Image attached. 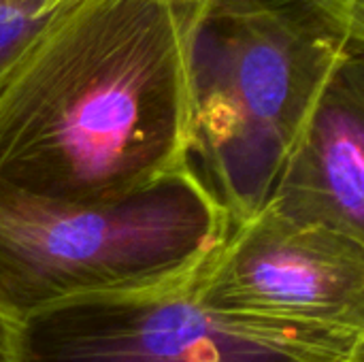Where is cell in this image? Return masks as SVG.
Segmentation results:
<instances>
[{
	"instance_id": "obj_1",
	"label": "cell",
	"mask_w": 364,
	"mask_h": 362,
	"mask_svg": "<svg viewBox=\"0 0 364 362\" xmlns=\"http://www.w3.org/2000/svg\"><path fill=\"white\" fill-rule=\"evenodd\" d=\"M181 0H66L0 66V183L111 203L179 173L192 139Z\"/></svg>"
},
{
	"instance_id": "obj_2",
	"label": "cell",
	"mask_w": 364,
	"mask_h": 362,
	"mask_svg": "<svg viewBox=\"0 0 364 362\" xmlns=\"http://www.w3.org/2000/svg\"><path fill=\"white\" fill-rule=\"evenodd\" d=\"M358 51L364 9L309 0L198 9L188 166L232 228L267 205L320 94Z\"/></svg>"
},
{
	"instance_id": "obj_3",
	"label": "cell",
	"mask_w": 364,
	"mask_h": 362,
	"mask_svg": "<svg viewBox=\"0 0 364 362\" xmlns=\"http://www.w3.org/2000/svg\"><path fill=\"white\" fill-rule=\"evenodd\" d=\"M230 230L192 169L111 203L0 183V312L17 322L79 299L190 288Z\"/></svg>"
},
{
	"instance_id": "obj_4",
	"label": "cell",
	"mask_w": 364,
	"mask_h": 362,
	"mask_svg": "<svg viewBox=\"0 0 364 362\" xmlns=\"http://www.w3.org/2000/svg\"><path fill=\"white\" fill-rule=\"evenodd\" d=\"M192 286L79 299L17 320V362H364V333L228 318Z\"/></svg>"
},
{
	"instance_id": "obj_5",
	"label": "cell",
	"mask_w": 364,
	"mask_h": 362,
	"mask_svg": "<svg viewBox=\"0 0 364 362\" xmlns=\"http://www.w3.org/2000/svg\"><path fill=\"white\" fill-rule=\"evenodd\" d=\"M192 292L237 320L364 333V241L262 207L230 230Z\"/></svg>"
},
{
	"instance_id": "obj_6",
	"label": "cell",
	"mask_w": 364,
	"mask_h": 362,
	"mask_svg": "<svg viewBox=\"0 0 364 362\" xmlns=\"http://www.w3.org/2000/svg\"><path fill=\"white\" fill-rule=\"evenodd\" d=\"M264 207L364 241V51L326 83Z\"/></svg>"
},
{
	"instance_id": "obj_7",
	"label": "cell",
	"mask_w": 364,
	"mask_h": 362,
	"mask_svg": "<svg viewBox=\"0 0 364 362\" xmlns=\"http://www.w3.org/2000/svg\"><path fill=\"white\" fill-rule=\"evenodd\" d=\"M66 0H0V66Z\"/></svg>"
},
{
	"instance_id": "obj_8",
	"label": "cell",
	"mask_w": 364,
	"mask_h": 362,
	"mask_svg": "<svg viewBox=\"0 0 364 362\" xmlns=\"http://www.w3.org/2000/svg\"><path fill=\"white\" fill-rule=\"evenodd\" d=\"M188 6L194 9H207L215 4H232V2H273V0H181ZM309 2H322L331 6H341V9H364L363 0H309Z\"/></svg>"
},
{
	"instance_id": "obj_9",
	"label": "cell",
	"mask_w": 364,
	"mask_h": 362,
	"mask_svg": "<svg viewBox=\"0 0 364 362\" xmlns=\"http://www.w3.org/2000/svg\"><path fill=\"white\" fill-rule=\"evenodd\" d=\"M0 362H17L13 320H9L2 312H0Z\"/></svg>"
}]
</instances>
